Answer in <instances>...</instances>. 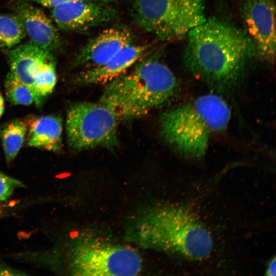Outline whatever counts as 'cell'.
I'll return each instance as SVG.
<instances>
[{
	"label": "cell",
	"instance_id": "obj_7",
	"mask_svg": "<svg viewBox=\"0 0 276 276\" xmlns=\"http://www.w3.org/2000/svg\"><path fill=\"white\" fill-rule=\"evenodd\" d=\"M118 120L110 109L99 102L72 104L65 122L68 145L77 150L98 147L113 149L119 145Z\"/></svg>",
	"mask_w": 276,
	"mask_h": 276
},
{
	"label": "cell",
	"instance_id": "obj_10",
	"mask_svg": "<svg viewBox=\"0 0 276 276\" xmlns=\"http://www.w3.org/2000/svg\"><path fill=\"white\" fill-rule=\"evenodd\" d=\"M132 42V34L127 28L120 27L106 29L80 49L74 63L76 66L87 68L102 65Z\"/></svg>",
	"mask_w": 276,
	"mask_h": 276
},
{
	"label": "cell",
	"instance_id": "obj_18",
	"mask_svg": "<svg viewBox=\"0 0 276 276\" xmlns=\"http://www.w3.org/2000/svg\"><path fill=\"white\" fill-rule=\"evenodd\" d=\"M55 60L48 63L39 72L33 85V90L42 103L43 99L50 95L56 84Z\"/></svg>",
	"mask_w": 276,
	"mask_h": 276
},
{
	"label": "cell",
	"instance_id": "obj_23",
	"mask_svg": "<svg viewBox=\"0 0 276 276\" xmlns=\"http://www.w3.org/2000/svg\"><path fill=\"white\" fill-rule=\"evenodd\" d=\"M5 109V102L4 99L0 92V118L2 117L4 113Z\"/></svg>",
	"mask_w": 276,
	"mask_h": 276
},
{
	"label": "cell",
	"instance_id": "obj_20",
	"mask_svg": "<svg viewBox=\"0 0 276 276\" xmlns=\"http://www.w3.org/2000/svg\"><path fill=\"white\" fill-rule=\"evenodd\" d=\"M28 2H34L48 8H53L61 4L76 0H24ZM99 2L105 3L112 2L117 0H84Z\"/></svg>",
	"mask_w": 276,
	"mask_h": 276
},
{
	"label": "cell",
	"instance_id": "obj_2",
	"mask_svg": "<svg viewBox=\"0 0 276 276\" xmlns=\"http://www.w3.org/2000/svg\"><path fill=\"white\" fill-rule=\"evenodd\" d=\"M128 236L142 247L194 261L206 259L214 246L212 235L195 214L172 204L144 211L133 223Z\"/></svg>",
	"mask_w": 276,
	"mask_h": 276
},
{
	"label": "cell",
	"instance_id": "obj_12",
	"mask_svg": "<svg viewBox=\"0 0 276 276\" xmlns=\"http://www.w3.org/2000/svg\"><path fill=\"white\" fill-rule=\"evenodd\" d=\"M150 47L149 44L128 45L103 64L88 68L80 73L77 80L83 84L109 82L136 63L149 51Z\"/></svg>",
	"mask_w": 276,
	"mask_h": 276
},
{
	"label": "cell",
	"instance_id": "obj_13",
	"mask_svg": "<svg viewBox=\"0 0 276 276\" xmlns=\"http://www.w3.org/2000/svg\"><path fill=\"white\" fill-rule=\"evenodd\" d=\"M7 55L10 67L9 73L32 90L39 72L48 63L55 60L51 52L31 42L11 50Z\"/></svg>",
	"mask_w": 276,
	"mask_h": 276
},
{
	"label": "cell",
	"instance_id": "obj_14",
	"mask_svg": "<svg viewBox=\"0 0 276 276\" xmlns=\"http://www.w3.org/2000/svg\"><path fill=\"white\" fill-rule=\"evenodd\" d=\"M27 145L58 152L62 147V122L60 117L45 116L30 121Z\"/></svg>",
	"mask_w": 276,
	"mask_h": 276
},
{
	"label": "cell",
	"instance_id": "obj_16",
	"mask_svg": "<svg viewBox=\"0 0 276 276\" xmlns=\"http://www.w3.org/2000/svg\"><path fill=\"white\" fill-rule=\"evenodd\" d=\"M26 35L23 22L18 14L0 13V47H15Z\"/></svg>",
	"mask_w": 276,
	"mask_h": 276
},
{
	"label": "cell",
	"instance_id": "obj_8",
	"mask_svg": "<svg viewBox=\"0 0 276 276\" xmlns=\"http://www.w3.org/2000/svg\"><path fill=\"white\" fill-rule=\"evenodd\" d=\"M241 14L256 56L268 63L275 55V0H244Z\"/></svg>",
	"mask_w": 276,
	"mask_h": 276
},
{
	"label": "cell",
	"instance_id": "obj_4",
	"mask_svg": "<svg viewBox=\"0 0 276 276\" xmlns=\"http://www.w3.org/2000/svg\"><path fill=\"white\" fill-rule=\"evenodd\" d=\"M231 118L226 101L209 93L162 113L158 128L164 141L179 154L199 160L205 155L212 137L226 129Z\"/></svg>",
	"mask_w": 276,
	"mask_h": 276
},
{
	"label": "cell",
	"instance_id": "obj_6",
	"mask_svg": "<svg viewBox=\"0 0 276 276\" xmlns=\"http://www.w3.org/2000/svg\"><path fill=\"white\" fill-rule=\"evenodd\" d=\"M132 8L137 25L163 41L181 39L206 19L191 0H133Z\"/></svg>",
	"mask_w": 276,
	"mask_h": 276
},
{
	"label": "cell",
	"instance_id": "obj_9",
	"mask_svg": "<svg viewBox=\"0 0 276 276\" xmlns=\"http://www.w3.org/2000/svg\"><path fill=\"white\" fill-rule=\"evenodd\" d=\"M108 3L84 0L69 1L52 8V17L61 30L88 29L114 19L117 10Z\"/></svg>",
	"mask_w": 276,
	"mask_h": 276
},
{
	"label": "cell",
	"instance_id": "obj_19",
	"mask_svg": "<svg viewBox=\"0 0 276 276\" xmlns=\"http://www.w3.org/2000/svg\"><path fill=\"white\" fill-rule=\"evenodd\" d=\"M24 187L21 181L0 171V203L7 200L15 189Z\"/></svg>",
	"mask_w": 276,
	"mask_h": 276
},
{
	"label": "cell",
	"instance_id": "obj_22",
	"mask_svg": "<svg viewBox=\"0 0 276 276\" xmlns=\"http://www.w3.org/2000/svg\"><path fill=\"white\" fill-rule=\"evenodd\" d=\"M275 257L272 258L267 264L265 270V275L268 276L275 275Z\"/></svg>",
	"mask_w": 276,
	"mask_h": 276
},
{
	"label": "cell",
	"instance_id": "obj_15",
	"mask_svg": "<svg viewBox=\"0 0 276 276\" xmlns=\"http://www.w3.org/2000/svg\"><path fill=\"white\" fill-rule=\"evenodd\" d=\"M28 125L21 120L11 121L0 128V137L7 163L16 157L24 142Z\"/></svg>",
	"mask_w": 276,
	"mask_h": 276
},
{
	"label": "cell",
	"instance_id": "obj_5",
	"mask_svg": "<svg viewBox=\"0 0 276 276\" xmlns=\"http://www.w3.org/2000/svg\"><path fill=\"white\" fill-rule=\"evenodd\" d=\"M64 250V256L53 255L52 261H62L71 275H134L142 267L134 249L96 236L75 237Z\"/></svg>",
	"mask_w": 276,
	"mask_h": 276
},
{
	"label": "cell",
	"instance_id": "obj_21",
	"mask_svg": "<svg viewBox=\"0 0 276 276\" xmlns=\"http://www.w3.org/2000/svg\"><path fill=\"white\" fill-rule=\"evenodd\" d=\"M22 271L11 268L6 264L0 263V275H26Z\"/></svg>",
	"mask_w": 276,
	"mask_h": 276
},
{
	"label": "cell",
	"instance_id": "obj_17",
	"mask_svg": "<svg viewBox=\"0 0 276 276\" xmlns=\"http://www.w3.org/2000/svg\"><path fill=\"white\" fill-rule=\"evenodd\" d=\"M8 100L14 104L29 105L34 103L40 106L42 103L31 88L9 73L5 81Z\"/></svg>",
	"mask_w": 276,
	"mask_h": 276
},
{
	"label": "cell",
	"instance_id": "obj_11",
	"mask_svg": "<svg viewBox=\"0 0 276 276\" xmlns=\"http://www.w3.org/2000/svg\"><path fill=\"white\" fill-rule=\"evenodd\" d=\"M15 10L31 43L49 52L59 47L61 41L57 30L43 11L24 0L16 3Z\"/></svg>",
	"mask_w": 276,
	"mask_h": 276
},
{
	"label": "cell",
	"instance_id": "obj_3",
	"mask_svg": "<svg viewBox=\"0 0 276 276\" xmlns=\"http://www.w3.org/2000/svg\"><path fill=\"white\" fill-rule=\"evenodd\" d=\"M158 55L148 51L131 72L109 82L99 102L118 120H130L170 102L178 91V82Z\"/></svg>",
	"mask_w": 276,
	"mask_h": 276
},
{
	"label": "cell",
	"instance_id": "obj_24",
	"mask_svg": "<svg viewBox=\"0 0 276 276\" xmlns=\"http://www.w3.org/2000/svg\"><path fill=\"white\" fill-rule=\"evenodd\" d=\"M194 4L196 5L204 8V0H191Z\"/></svg>",
	"mask_w": 276,
	"mask_h": 276
},
{
	"label": "cell",
	"instance_id": "obj_1",
	"mask_svg": "<svg viewBox=\"0 0 276 276\" xmlns=\"http://www.w3.org/2000/svg\"><path fill=\"white\" fill-rule=\"evenodd\" d=\"M183 62L195 78L219 90L237 86L254 56L245 30L216 17L206 19L187 35Z\"/></svg>",
	"mask_w": 276,
	"mask_h": 276
}]
</instances>
